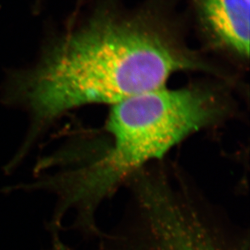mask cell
Wrapping results in <instances>:
<instances>
[{"mask_svg": "<svg viewBox=\"0 0 250 250\" xmlns=\"http://www.w3.org/2000/svg\"><path fill=\"white\" fill-rule=\"evenodd\" d=\"M208 66L158 20L147 15L98 12L49 39L28 68L10 72L2 88L9 106L29 117L14 157L21 162L64 113L85 104H113L163 87L172 74Z\"/></svg>", "mask_w": 250, "mask_h": 250, "instance_id": "1", "label": "cell"}, {"mask_svg": "<svg viewBox=\"0 0 250 250\" xmlns=\"http://www.w3.org/2000/svg\"><path fill=\"white\" fill-rule=\"evenodd\" d=\"M214 93L200 87H161L113 104L106 123L107 148L82 151L60 172L64 198L81 217L97 211L143 167L220 118Z\"/></svg>", "mask_w": 250, "mask_h": 250, "instance_id": "2", "label": "cell"}, {"mask_svg": "<svg viewBox=\"0 0 250 250\" xmlns=\"http://www.w3.org/2000/svg\"><path fill=\"white\" fill-rule=\"evenodd\" d=\"M198 17L218 45L250 55V0H193Z\"/></svg>", "mask_w": 250, "mask_h": 250, "instance_id": "3", "label": "cell"}]
</instances>
